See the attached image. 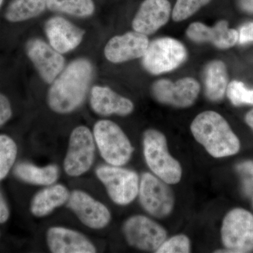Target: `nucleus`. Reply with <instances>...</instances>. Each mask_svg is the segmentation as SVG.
<instances>
[{
  "label": "nucleus",
  "instance_id": "nucleus-18",
  "mask_svg": "<svg viewBox=\"0 0 253 253\" xmlns=\"http://www.w3.org/2000/svg\"><path fill=\"white\" fill-rule=\"evenodd\" d=\"M46 244L53 253H94V245L79 231L53 226L46 232Z\"/></svg>",
  "mask_w": 253,
  "mask_h": 253
},
{
  "label": "nucleus",
  "instance_id": "nucleus-7",
  "mask_svg": "<svg viewBox=\"0 0 253 253\" xmlns=\"http://www.w3.org/2000/svg\"><path fill=\"white\" fill-rule=\"evenodd\" d=\"M221 240L226 249L217 253H249L253 251V215L249 211L236 208L223 220Z\"/></svg>",
  "mask_w": 253,
  "mask_h": 253
},
{
  "label": "nucleus",
  "instance_id": "nucleus-16",
  "mask_svg": "<svg viewBox=\"0 0 253 253\" xmlns=\"http://www.w3.org/2000/svg\"><path fill=\"white\" fill-rule=\"evenodd\" d=\"M172 7L168 0H144L133 18L131 26L134 31L150 36L169 21Z\"/></svg>",
  "mask_w": 253,
  "mask_h": 253
},
{
  "label": "nucleus",
  "instance_id": "nucleus-15",
  "mask_svg": "<svg viewBox=\"0 0 253 253\" xmlns=\"http://www.w3.org/2000/svg\"><path fill=\"white\" fill-rule=\"evenodd\" d=\"M44 32L49 44L61 54L77 48L85 31L61 16L50 18L44 24Z\"/></svg>",
  "mask_w": 253,
  "mask_h": 253
},
{
  "label": "nucleus",
  "instance_id": "nucleus-30",
  "mask_svg": "<svg viewBox=\"0 0 253 253\" xmlns=\"http://www.w3.org/2000/svg\"><path fill=\"white\" fill-rule=\"evenodd\" d=\"M12 116V109L9 100L0 93V127L6 124Z\"/></svg>",
  "mask_w": 253,
  "mask_h": 253
},
{
  "label": "nucleus",
  "instance_id": "nucleus-2",
  "mask_svg": "<svg viewBox=\"0 0 253 253\" xmlns=\"http://www.w3.org/2000/svg\"><path fill=\"white\" fill-rule=\"evenodd\" d=\"M191 131L195 139L213 157H226L239 151V138L227 121L215 111L198 115L191 123Z\"/></svg>",
  "mask_w": 253,
  "mask_h": 253
},
{
  "label": "nucleus",
  "instance_id": "nucleus-19",
  "mask_svg": "<svg viewBox=\"0 0 253 253\" xmlns=\"http://www.w3.org/2000/svg\"><path fill=\"white\" fill-rule=\"evenodd\" d=\"M90 106L95 113L101 116H126L134 109L131 100L118 94L108 86L99 85L91 88Z\"/></svg>",
  "mask_w": 253,
  "mask_h": 253
},
{
  "label": "nucleus",
  "instance_id": "nucleus-26",
  "mask_svg": "<svg viewBox=\"0 0 253 253\" xmlns=\"http://www.w3.org/2000/svg\"><path fill=\"white\" fill-rule=\"evenodd\" d=\"M211 0H176L172 11V18L175 22L188 19Z\"/></svg>",
  "mask_w": 253,
  "mask_h": 253
},
{
  "label": "nucleus",
  "instance_id": "nucleus-27",
  "mask_svg": "<svg viewBox=\"0 0 253 253\" xmlns=\"http://www.w3.org/2000/svg\"><path fill=\"white\" fill-rule=\"evenodd\" d=\"M226 93L235 106L253 105V89H248L242 82L231 81L228 84Z\"/></svg>",
  "mask_w": 253,
  "mask_h": 253
},
{
  "label": "nucleus",
  "instance_id": "nucleus-17",
  "mask_svg": "<svg viewBox=\"0 0 253 253\" xmlns=\"http://www.w3.org/2000/svg\"><path fill=\"white\" fill-rule=\"evenodd\" d=\"M186 36L196 43H211L221 49H229L239 42V31L229 28L227 21H218L210 27L203 23L194 22L186 29Z\"/></svg>",
  "mask_w": 253,
  "mask_h": 253
},
{
  "label": "nucleus",
  "instance_id": "nucleus-25",
  "mask_svg": "<svg viewBox=\"0 0 253 253\" xmlns=\"http://www.w3.org/2000/svg\"><path fill=\"white\" fill-rule=\"evenodd\" d=\"M17 146L10 136L0 134V181L7 175L17 156Z\"/></svg>",
  "mask_w": 253,
  "mask_h": 253
},
{
  "label": "nucleus",
  "instance_id": "nucleus-6",
  "mask_svg": "<svg viewBox=\"0 0 253 253\" xmlns=\"http://www.w3.org/2000/svg\"><path fill=\"white\" fill-rule=\"evenodd\" d=\"M95 144L92 131L84 126H76L70 135L63 169L68 176L78 177L89 170L94 161Z\"/></svg>",
  "mask_w": 253,
  "mask_h": 253
},
{
  "label": "nucleus",
  "instance_id": "nucleus-10",
  "mask_svg": "<svg viewBox=\"0 0 253 253\" xmlns=\"http://www.w3.org/2000/svg\"><path fill=\"white\" fill-rule=\"evenodd\" d=\"M123 230L128 244L141 251L156 252L167 238L163 226L143 215L128 218Z\"/></svg>",
  "mask_w": 253,
  "mask_h": 253
},
{
  "label": "nucleus",
  "instance_id": "nucleus-11",
  "mask_svg": "<svg viewBox=\"0 0 253 253\" xmlns=\"http://www.w3.org/2000/svg\"><path fill=\"white\" fill-rule=\"evenodd\" d=\"M200 91L199 82L189 77L176 82L158 80L151 86L153 96L158 102L176 108H187L194 104Z\"/></svg>",
  "mask_w": 253,
  "mask_h": 253
},
{
  "label": "nucleus",
  "instance_id": "nucleus-20",
  "mask_svg": "<svg viewBox=\"0 0 253 253\" xmlns=\"http://www.w3.org/2000/svg\"><path fill=\"white\" fill-rule=\"evenodd\" d=\"M70 191L61 184L46 186L38 191L33 198L31 204V212L37 217L49 215L56 208L67 204Z\"/></svg>",
  "mask_w": 253,
  "mask_h": 253
},
{
  "label": "nucleus",
  "instance_id": "nucleus-22",
  "mask_svg": "<svg viewBox=\"0 0 253 253\" xmlns=\"http://www.w3.org/2000/svg\"><path fill=\"white\" fill-rule=\"evenodd\" d=\"M15 175L28 184L38 186L54 184L59 176V169L56 165L38 167L30 163H21L14 169Z\"/></svg>",
  "mask_w": 253,
  "mask_h": 253
},
{
  "label": "nucleus",
  "instance_id": "nucleus-23",
  "mask_svg": "<svg viewBox=\"0 0 253 253\" xmlns=\"http://www.w3.org/2000/svg\"><path fill=\"white\" fill-rule=\"evenodd\" d=\"M46 0H12L5 11V18L11 23L23 22L42 14Z\"/></svg>",
  "mask_w": 253,
  "mask_h": 253
},
{
  "label": "nucleus",
  "instance_id": "nucleus-34",
  "mask_svg": "<svg viewBox=\"0 0 253 253\" xmlns=\"http://www.w3.org/2000/svg\"><path fill=\"white\" fill-rule=\"evenodd\" d=\"M246 123L253 129V109L247 113L246 116Z\"/></svg>",
  "mask_w": 253,
  "mask_h": 253
},
{
  "label": "nucleus",
  "instance_id": "nucleus-32",
  "mask_svg": "<svg viewBox=\"0 0 253 253\" xmlns=\"http://www.w3.org/2000/svg\"><path fill=\"white\" fill-rule=\"evenodd\" d=\"M9 217V210L0 191V224L6 222Z\"/></svg>",
  "mask_w": 253,
  "mask_h": 253
},
{
  "label": "nucleus",
  "instance_id": "nucleus-13",
  "mask_svg": "<svg viewBox=\"0 0 253 253\" xmlns=\"http://www.w3.org/2000/svg\"><path fill=\"white\" fill-rule=\"evenodd\" d=\"M67 206L83 224L90 229H104L111 219V212L104 204L81 190L70 193Z\"/></svg>",
  "mask_w": 253,
  "mask_h": 253
},
{
  "label": "nucleus",
  "instance_id": "nucleus-29",
  "mask_svg": "<svg viewBox=\"0 0 253 253\" xmlns=\"http://www.w3.org/2000/svg\"><path fill=\"white\" fill-rule=\"evenodd\" d=\"M238 172L241 174L244 182V188L246 194L253 193V162L246 161L237 166Z\"/></svg>",
  "mask_w": 253,
  "mask_h": 253
},
{
  "label": "nucleus",
  "instance_id": "nucleus-24",
  "mask_svg": "<svg viewBox=\"0 0 253 253\" xmlns=\"http://www.w3.org/2000/svg\"><path fill=\"white\" fill-rule=\"evenodd\" d=\"M46 8L54 12L85 18L94 14L95 5L93 0H46Z\"/></svg>",
  "mask_w": 253,
  "mask_h": 253
},
{
  "label": "nucleus",
  "instance_id": "nucleus-31",
  "mask_svg": "<svg viewBox=\"0 0 253 253\" xmlns=\"http://www.w3.org/2000/svg\"><path fill=\"white\" fill-rule=\"evenodd\" d=\"M238 42L240 44L253 42V21L245 23L240 27Z\"/></svg>",
  "mask_w": 253,
  "mask_h": 253
},
{
  "label": "nucleus",
  "instance_id": "nucleus-9",
  "mask_svg": "<svg viewBox=\"0 0 253 253\" xmlns=\"http://www.w3.org/2000/svg\"><path fill=\"white\" fill-rule=\"evenodd\" d=\"M167 183L151 173H144L139 181V201L142 208L155 217H167L174 206V196Z\"/></svg>",
  "mask_w": 253,
  "mask_h": 253
},
{
  "label": "nucleus",
  "instance_id": "nucleus-28",
  "mask_svg": "<svg viewBox=\"0 0 253 253\" xmlns=\"http://www.w3.org/2000/svg\"><path fill=\"white\" fill-rule=\"evenodd\" d=\"M191 251V243L187 236L179 234L166 240L158 248L157 253H188Z\"/></svg>",
  "mask_w": 253,
  "mask_h": 253
},
{
  "label": "nucleus",
  "instance_id": "nucleus-12",
  "mask_svg": "<svg viewBox=\"0 0 253 253\" xmlns=\"http://www.w3.org/2000/svg\"><path fill=\"white\" fill-rule=\"evenodd\" d=\"M26 52L42 79L47 84H51L64 69L62 54L41 38L29 40L26 44Z\"/></svg>",
  "mask_w": 253,
  "mask_h": 253
},
{
  "label": "nucleus",
  "instance_id": "nucleus-35",
  "mask_svg": "<svg viewBox=\"0 0 253 253\" xmlns=\"http://www.w3.org/2000/svg\"><path fill=\"white\" fill-rule=\"evenodd\" d=\"M3 1H4V0H0V8H1V5L3 4Z\"/></svg>",
  "mask_w": 253,
  "mask_h": 253
},
{
  "label": "nucleus",
  "instance_id": "nucleus-1",
  "mask_svg": "<svg viewBox=\"0 0 253 253\" xmlns=\"http://www.w3.org/2000/svg\"><path fill=\"white\" fill-rule=\"evenodd\" d=\"M93 76L94 67L89 60L71 61L50 84L46 100L51 111L67 114L78 109L85 99Z\"/></svg>",
  "mask_w": 253,
  "mask_h": 253
},
{
  "label": "nucleus",
  "instance_id": "nucleus-14",
  "mask_svg": "<svg viewBox=\"0 0 253 253\" xmlns=\"http://www.w3.org/2000/svg\"><path fill=\"white\" fill-rule=\"evenodd\" d=\"M149 41L147 36L136 31L113 37L104 48L105 57L110 62L121 63L144 56Z\"/></svg>",
  "mask_w": 253,
  "mask_h": 253
},
{
  "label": "nucleus",
  "instance_id": "nucleus-5",
  "mask_svg": "<svg viewBox=\"0 0 253 253\" xmlns=\"http://www.w3.org/2000/svg\"><path fill=\"white\" fill-rule=\"evenodd\" d=\"M187 56V50L181 42L166 37L149 42L142 57V65L147 72L160 75L179 67Z\"/></svg>",
  "mask_w": 253,
  "mask_h": 253
},
{
  "label": "nucleus",
  "instance_id": "nucleus-3",
  "mask_svg": "<svg viewBox=\"0 0 253 253\" xmlns=\"http://www.w3.org/2000/svg\"><path fill=\"white\" fill-rule=\"evenodd\" d=\"M146 162L156 176L168 184L179 183L182 175L179 163L169 154L167 139L161 131L150 129L143 137Z\"/></svg>",
  "mask_w": 253,
  "mask_h": 253
},
{
  "label": "nucleus",
  "instance_id": "nucleus-33",
  "mask_svg": "<svg viewBox=\"0 0 253 253\" xmlns=\"http://www.w3.org/2000/svg\"><path fill=\"white\" fill-rule=\"evenodd\" d=\"M238 5L244 12L253 14V0H238Z\"/></svg>",
  "mask_w": 253,
  "mask_h": 253
},
{
  "label": "nucleus",
  "instance_id": "nucleus-8",
  "mask_svg": "<svg viewBox=\"0 0 253 253\" xmlns=\"http://www.w3.org/2000/svg\"><path fill=\"white\" fill-rule=\"evenodd\" d=\"M96 174L115 204L126 206L138 196L140 181L134 171L109 165L96 168Z\"/></svg>",
  "mask_w": 253,
  "mask_h": 253
},
{
  "label": "nucleus",
  "instance_id": "nucleus-21",
  "mask_svg": "<svg viewBox=\"0 0 253 253\" xmlns=\"http://www.w3.org/2000/svg\"><path fill=\"white\" fill-rule=\"evenodd\" d=\"M205 92L210 100L219 101L226 92L229 78L225 63L220 60H213L205 66L204 70Z\"/></svg>",
  "mask_w": 253,
  "mask_h": 253
},
{
  "label": "nucleus",
  "instance_id": "nucleus-4",
  "mask_svg": "<svg viewBox=\"0 0 253 253\" xmlns=\"http://www.w3.org/2000/svg\"><path fill=\"white\" fill-rule=\"evenodd\" d=\"M92 133L96 147L108 164L123 166L129 162L134 148L126 133L116 123L101 120L95 123Z\"/></svg>",
  "mask_w": 253,
  "mask_h": 253
}]
</instances>
